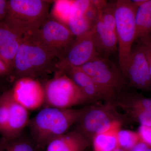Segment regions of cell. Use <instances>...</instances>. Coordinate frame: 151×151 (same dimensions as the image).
Returning <instances> with one entry per match:
<instances>
[{"label":"cell","mask_w":151,"mask_h":151,"mask_svg":"<svg viewBox=\"0 0 151 151\" xmlns=\"http://www.w3.org/2000/svg\"><path fill=\"white\" fill-rule=\"evenodd\" d=\"M58 61L43 45L35 31L23 37L15 57L13 70L18 79H35L52 71L56 72Z\"/></svg>","instance_id":"obj_1"},{"label":"cell","mask_w":151,"mask_h":151,"mask_svg":"<svg viewBox=\"0 0 151 151\" xmlns=\"http://www.w3.org/2000/svg\"><path fill=\"white\" fill-rule=\"evenodd\" d=\"M86 107L80 109L46 107L30 120L31 137L40 149L54 138L67 133L81 118Z\"/></svg>","instance_id":"obj_2"},{"label":"cell","mask_w":151,"mask_h":151,"mask_svg":"<svg viewBox=\"0 0 151 151\" xmlns=\"http://www.w3.org/2000/svg\"><path fill=\"white\" fill-rule=\"evenodd\" d=\"M50 2L43 0L8 1L4 21L22 36L40 29L48 18Z\"/></svg>","instance_id":"obj_3"},{"label":"cell","mask_w":151,"mask_h":151,"mask_svg":"<svg viewBox=\"0 0 151 151\" xmlns=\"http://www.w3.org/2000/svg\"><path fill=\"white\" fill-rule=\"evenodd\" d=\"M76 68L92 78L103 93L106 102L115 103L128 84L119 66L108 58L100 55Z\"/></svg>","instance_id":"obj_4"},{"label":"cell","mask_w":151,"mask_h":151,"mask_svg":"<svg viewBox=\"0 0 151 151\" xmlns=\"http://www.w3.org/2000/svg\"><path fill=\"white\" fill-rule=\"evenodd\" d=\"M137 9V7L132 1H115L119 66L124 76L129 64L133 44L136 41L135 14Z\"/></svg>","instance_id":"obj_5"},{"label":"cell","mask_w":151,"mask_h":151,"mask_svg":"<svg viewBox=\"0 0 151 151\" xmlns=\"http://www.w3.org/2000/svg\"><path fill=\"white\" fill-rule=\"evenodd\" d=\"M104 105H88L76 124L77 130L90 141L94 135L108 129L116 121H128L124 115L118 111L114 102H105Z\"/></svg>","instance_id":"obj_6"},{"label":"cell","mask_w":151,"mask_h":151,"mask_svg":"<svg viewBox=\"0 0 151 151\" xmlns=\"http://www.w3.org/2000/svg\"><path fill=\"white\" fill-rule=\"evenodd\" d=\"M49 107L62 109L90 103L81 89L68 76L55 75L43 86Z\"/></svg>","instance_id":"obj_7"},{"label":"cell","mask_w":151,"mask_h":151,"mask_svg":"<svg viewBox=\"0 0 151 151\" xmlns=\"http://www.w3.org/2000/svg\"><path fill=\"white\" fill-rule=\"evenodd\" d=\"M36 33L43 45L58 60L65 57L76 38L66 25L50 17Z\"/></svg>","instance_id":"obj_8"},{"label":"cell","mask_w":151,"mask_h":151,"mask_svg":"<svg viewBox=\"0 0 151 151\" xmlns=\"http://www.w3.org/2000/svg\"><path fill=\"white\" fill-rule=\"evenodd\" d=\"M92 29L83 35L76 37L65 57L58 60L56 75L63 74L70 68H78L84 65L98 55Z\"/></svg>","instance_id":"obj_9"},{"label":"cell","mask_w":151,"mask_h":151,"mask_svg":"<svg viewBox=\"0 0 151 151\" xmlns=\"http://www.w3.org/2000/svg\"><path fill=\"white\" fill-rule=\"evenodd\" d=\"M127 83L143 91L151 90V77L148 63L140 42L132 47L129 64L124 76Z\"/></svg>","instance_id":"obj_10"},{"label":"cell","mask_w":151,"mask_h":151,"mask_svg":"<svg viewBox=\"0 0 151 151\" xmlns=\"http://www.w3.org/2000/svg\"><path fill=\"white\" fill-rule=\"evenodd\" d=\"M128 120L140 125L151 126V98L139 94L123 92L115 102Z\"/></svg>","instance_id":"obj_11"},{"label":"cell","mask_w":151,"mask_h":151,"mask_svg":"<svg viewBox=\"0 0 151 151\" xmlns=\"http://www.w3.org/2000/svg\"><path fill=\"white\" fill-rule=\"evenodd\" d=\"M11 94L14 100L28 111L37 110L45 101L43 86L33 78H19L11 91Z\"/></svg>","instance_id":"obj_12"},{"label":"cell","mask_w":151,"mask_h":151,"mask_svg":"<svg viewBox=\"0 0 151 151\" xmlns=\"http://www.w3.org/2000/svg\"><path fill=\"white\" fill-rule=\"evenodd\" d=\"M23 37L4 22H0V59L10 71L13 68L15 57Z\"/></svg>","instance_id":"obj_13"},{"label":"cell","mask_w":151,"mask_h":151,"mask_svg":"<svg viewBox=\"0 0 151 151\" xmlns=\"http://www.w3.org/2000/svg\"><path fill=\"white\" fill-rule=\"evenodd\" d=\"M92 30L99 55L108 58L118 50L116 30L104 24L99 16Z\"/></svg>","instance_id":"obj_14"},{"label":"cell","mask_w":151,"mask_h":151,"mask_svg":"<svg viewBox=\"0 0 151 151\" xmlns=\"http://www.w3.org/2000/svg\"><path fill=\"white\" fill-rule=\"evenodd\" d=\"M90 142L88 138L76 130L52 139L47 145L45 151H85Z\"/></svg>","instance_id":"obj_15"},{"label":"cell","mask_w":151,"mask_h":151,"mask_svg":"<svg viewBox=\"0 0 151 151\" xmlns=\"http://www.w3.org/2000/svg\"><path fill=\"white\" fill-rule=\"evenodd\" d=\"M29 121L28 111L14 100L12 96L7 127L4 138L14 139L20 136L28 126Z\"/></svg>","instance_id":"obj_16"},{"label":"cell","mask_w":151,"mask_h":151,"mask_svg":"<svg viewBox=\"0 0 151 151\" xmlns=\"http://www.w3.org/2000/svg\"><path fill=\"white\" fill-rule=\"evenodd\" d=\"M63 74L68 76L73 81L90 103L104 101L105 97L97 84L89 76L76 68H70L65 70Z\"/></svg>","instance_id":"obj_17"},{"label":"cell","mask_w":151,"mask_h":151,"mask_svg":"<svg viewBox=\"0 0 151 151\" xmlns=\"http://www.w3.org/2000/svg\"><path fill=\"white\" fill-rule=\"evenodd\" d=\"M90 3V1H73L67 26L76 37L83 35L93 28L84 15V12Z\"/></svg>","instance_id":"obj_18"},{"label":"cell","mask_w":151,"mask_h":151,"mask_svg":"<svg viewBox=\"0 0 151 151\" xmlns=\"http://www.w3.org/2000/svg\"><path fill=\"white\" fill-rule=\"evenodd\" d=\"M123 122L117 121L103 132L96 134L92 141L94 151H114L119 147L118 133Z\"/></svg>","instance_id":"obj_19"},{"label":"cell","mask_w":151,"mask_h":151,"mask_svg":"<svg viewBox=\"0 0 151 151\" xmlns=\"http://www.w3.org/2000/svg\"><path fill=\"white\" fill-rule=\"evenodd\" d=\"M136 41L151 36V0L138 7L135 14Z\"/></svg>","instance_id":"obj_20"},{"label":"cell","mask_w":151,"mask_h":151,"mask_svg":"<svg viewBox=\"0 0 151 151\" xmlns=\"http://www.w3.org/2000/svg\"><path fill=\"white\" fill-rule=\"evenodd\" d=\"M40 149L31 137L23 134L14 139L4 137L0 142V151H39Z\"/></svg>","instance_id":"obj_21"},{"label":"cell","mask_w":151,"mask_h":151,"mask_svg":"<svg viewBox=\"0 0 151 151\" xmlns=\"http://www.w3.org/2000/svg\"><path fill=\"white\" fill-rule=\"evenodd\" d=\"M73 1H55L52 8V18L67 25L73 6Z\"/></svg>","instance_id":"obj_22"},{"label":"cell","mask_w":151,"mask_h":151,"mask_svg":"<svg viewBox=\"0 0 151 151\" xmlns=\"http://www.w3.org/2000/svg\"><path fill=\"white\" fill-rule=\"evenodd\" d=\"M119 147L131 151L136 144L140 141L137 132L129 130L121 129L118 133Z\"/></svg>","instance_id":"obj_23"},{"label":"cell","mask_w":151,"mask_h":151,"mask_svg":"<svg viewBox=\"0 0 151 151\" xmlns=\"http://www.w3.org/2000/svg\"><path fill=\"white\" fill-rule=\"evenodd\" d=\"M11 91L6 92L0 98V132L4 135L8 122Z\"/></svg>","instance_id":"obj_24"},{"label":"cell","mask_w":151,"mask_h":151,"mask_svg":"<svg viewBox=\"0 0 151 151\" xmlns=\"http://www.w3.org/2000/svg\"><path fill=\"white\" fill-rule=\"evenodd\" d=\"M137 133L141 141L151 147V126L140 125Z\"/></svg>","instance_id":"obj_25"},{"label":"cell","mask_w":151,"mask_h":151,"mask_svg":"<svg viewBox=\"0 0 151 151\" xmlns=\"http://www.w3.org/2000/svg\"><path fill=\"white\" fill-rule=\"evenodd\" d=\"M139 40L142 45L145 52L148 63L150 74L151 77V36L143 38Z\"/></svg>","instance_id":"obj_26"},{"label":"cell","mask_w":151,"mask_h":151,"mask_svg":"<svg viewBox=\"0 0 151 151\" xmlns=\"http://www.w3.org/2000/svg\"><path fill=\"white\" fill-rule=\"evenodd\" d=\"M8 12V1L0 0V22L4 21Z\"/></svg>","instance_id":"obj_27"},{"label":"cell","mask_w":151,"mask_h":151,"mask_svg":"<svg viewBox=\"0 0 151 151\" xmlns=\"http://www.w3.org/2000/svg\"><path fill=\"white\" fill-rule=\"evenodd\" d=\"M149 147L145 143L140 141L135 145L131 151H146Z\"/></svg>","instance_id":"obj_28"},{"label":"cell","mask_w":151,"mask_h":151,"mask_svg":"<svg viewBox=\"0 0 151 151\" xmlns=\"http://www.w3.org/2000/svg\"><path fill=\"white\" fill-rule=\"evenodd\" d=\"M10 71L9 68L2 60L0 59V75L6 74Z\"/></svg>","instance_id":"obj_29"},{"label":"cell","mask_w":151,"mask_h":151,"mask_svg":"<svg viewBox=\"0 0 151 151\" xmlns=\"http://www.w3.org/2000/svg\"><path fill=\"white\" fill-rule=\"evenodd\" d=\"M132 1L138 8V7L143 4L147 0H134V1Z\"/></svg>","instance_id":"obj_30"},{"label":"cell","mask_w":151,"mask_h":151,"mask_svg":"<svg viewBox=\"0 0 151 151\" xmlns=\"http://www.w3.org/2000/svg\"><path fill=\"white\" fill-rule=\"evenodd\" d=\"M114 151H128L124 150V149L121 148L120 147L117 148Z\"/></svg>","instance_id":"obj_31"},{"label":"cell","mask_w":151,"mask_h":151,"mask_svg":"<svg viewBox=\"0 0 151 151\" xmlns=\"http://www.w3.org/2000/svg\"><path fill=\"white\" fill-rule=\"evenodd\" d=\"M146 151H151V147H149L146 150Z\"/></svg>","instance_id":"obj_32"}]
</instances>
